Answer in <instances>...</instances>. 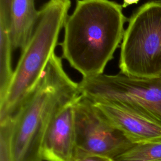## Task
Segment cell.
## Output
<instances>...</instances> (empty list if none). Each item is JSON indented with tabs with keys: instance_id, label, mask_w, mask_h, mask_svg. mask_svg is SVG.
<instances>
[{
	"instance_id": "6da1fadb",
	"label": "cell",
	"mask_w": 161,
	"mask_h": 161,
	"mask_svg": "<svg viewBox=\"0 0 161 161\" xmlns=\"http://www.w3.org/2000/svg\"><path fill=\"white\" fill-rule=\"evenodd\" d=\"M111 0H77L64 26L62 57L82 78L104 74L121 45L128 19Z\"/></svg>"
},
{
	"instance_id": "7a4b0ae2",
	"label": "cell",
	"mask_w": 161,
	"mask_h": 161,
	"mask_svg": "<svg viewBox=\"0 0 161 161\" xmlns=\"http://www.w3.org/2000/svg\"><path fill=\"white\" fill-rule=\"evenodd\" d=\"M80 94L79 83L68 75L62 58L54 53L34 90L10 119L11 161H43L42 145L52 119Z\"/></svg>"
},
{
	"instance_id": "3957f363",
	"label": "cell",
	"mask_w": 161,
	"mask_h": 161,
	"mask_svg": "<svg viewBox=\"0 0 161 161\" xmlns=\"http://www.w3.org/2000/svg\"><path fill=\"white\" fill-rule=\"evenodd\" d=\"M70 0H48L39 9L36 24L24 48L8 91L0 99V123L11 119L33 92L55 53Z\"/></svg>"
},
{
	"instance_id": "277c9868",
	"label": "cell",
	"mask_w": 161,
	"mask_h": 161,
	"mask_svg": "<svg viewBox=\"0 0 161 161\" xmlns=\"http://www.w3.org/2000/svg\"><path fill=\"white\" fill-rule=\"evenodd\" d=\"M119 68L132 77L161 75V1L147 2L128 19L120 45Z\"/></svg>"
},
{
	"instance_id": "5b68a950",
	"label": "cell",
	"mask_w": 161,
	"mask_h": 161,
	"mask_svg": "<svg viewBox=\"0 0 161 161\" xmlns=\"http://www.w3.org/2000/svg\"><path fill=\"white\" fill-rule=\"evenodd\" d=\"M80 94L93 102H108L131 109L161 125V75L142 78L103 74L82 78Z\"/></svg>"
},
{
	"instance_id": "8992f818",
	"label": "cell",
	"mask_w": 161,
	"mask_h": 161,
	"mask_svg": "<svg viewBox=\"0 0 161 161\" xmlns=\"http://www.w3.org/2000/svg\"><path fill=\"white\" fill-rule=\"evenodd\" d=\"M75 158L99 155L113 160L132 143L91 100L80 94L74 103Z\"/></svg>"
},
{
	"instance_id": "52a82bcc",
	"label": "cell",
	"mask_w": 161,
	"mask_h": 161,
	"mask_svg": "<svg viewBox=\"0 0 161 161\" xmlns=\"http://www.w3.org/2000/svg\"><path fill=\"white\" fill-rule=\"evenodd\" d=\"M77 98L61 108L52 119L42 145L43 160L74 161L75 151L74 106Z\"/></svg>"
},
{
	"instance_id": "ba28073f",
	"label": "cell",
	"mask_w": 161,
	"mask_h": 161,
	"mask_svg": "<svg viewBox=\"0 0 161 161\" xmlns=\"http://www.w3.org/2000/svg\"><path fill=\"white\" fill-rule=\"evenodd\" d=\"M94 103L134 144L161 141L160 124L119 104L108 102Z\"/></svg>"
},
{
	"instance_id": "9c48e42d",
	"label": "cell",
	"mask_w": 161,
	"mask_h": 161,
	"mask_svg": "<svg viewBox=\"0 0 161 161\" xmlns=\"http://www.w3.org/2000/svg\"><path fill=\"white\" fill-rule=\"evenodd\" d=\"M39 10L35 0H13L9 35L13 50L24 48L36 24Z\"/></svg>"
},
{
	"instance_id": "30bf717a",
	"label": "cell",
	"mask_w": 161,
	"mask_h": 161,
	"mask_svg": "<svg viewBox=\"0 0 161 161\" xmlns=\"http://www.w3.org/2000/svg\"><path fill=\"white\" fill-rule=\"evenodd\" d=\"M13 50L9 29L0 23V99L5 96L13 75Z\"/></svg>"
},
{
	"instance_id": "8fae6325",
	"label": "cell",
	"mask_w": 161,
	"mask_h": 161,
	"mask_svg": "<svg viewBox=\"0 0 161 161\" xmlns=\"http://www.w3.org/2000/svg\"><path fill=\"white\" fill-rule=\"evenodd\" d=\"M115 161H161V141L134 144Z\"/></svg>"
},
{
	"instance_id": "7c38bea8",
	"label": "cell",
	"mask_w": 161,
	"mask_h": 161,
	"mask_svg": "<svg viewBox=\"0 0 161 161\" xmlns=\"http://www.w3.org/2000/svg\"><path fill=\"white\" fill-rule=\"evenodd\" d=\"M13 0H0V23L10 27L11 11Z\"/></svg>"
},
{
	"instance_id": "4fadbf2b",
	"label": "cell",
	"mask_w": 161,
	"mask_h": 161,
	"mask_svg": "<svg viewBox=\"0 0 161 161\" xmlns=\"http://www.w3.org/2000/svg\"><path fill=\"white\" fill-rule=\"evenodd\" d=\"M74 161H113V159L99 155H87L75 158Z\"/></svg>"
},
{
	"instance_id": "5bb4252c",
	"label": "cell",
	"mask_w": 161,
	"mask_h": 161,
	"mask_svg": "<svg viewBox=\"0 0 161 161\" xmlns=\"http://www.w3.org/2000/svg\"><path fill=\"white\" fill-rule=\"evenodd\" d=\"M140 0H123V3L122 4L123 8H126L130 5L137 4Z\"/></svg>"
},
{
	"instance_id": "9a60e30c",
	"label": "cell",
	"mask_w": 161,
	"mask_h": 161,
	"mask_svg": "<svg viewBox=\"0 0 161 161\" xmlns=\"http://www.w3.org/2000/svg\"><path fill=\"white\" fill-rule=\"evenodd\" d=\"M150 1H161V0H150Z\"/></svg>"
},
{
	"instance_id": "2e32d148",
	"label": "cell",
	"mask_w": 161,
	"mask_h": 161,
	"mask_svg": "<svg viewBox=\"0 0 161 161\" xmlns=\"http://www.w3.org/2000/svg\"><path fill=\"white\" fill-rule=\"evenodd\" d=\"M113 161H115V160H113Z\"/></svg>"
}]
</instances>
